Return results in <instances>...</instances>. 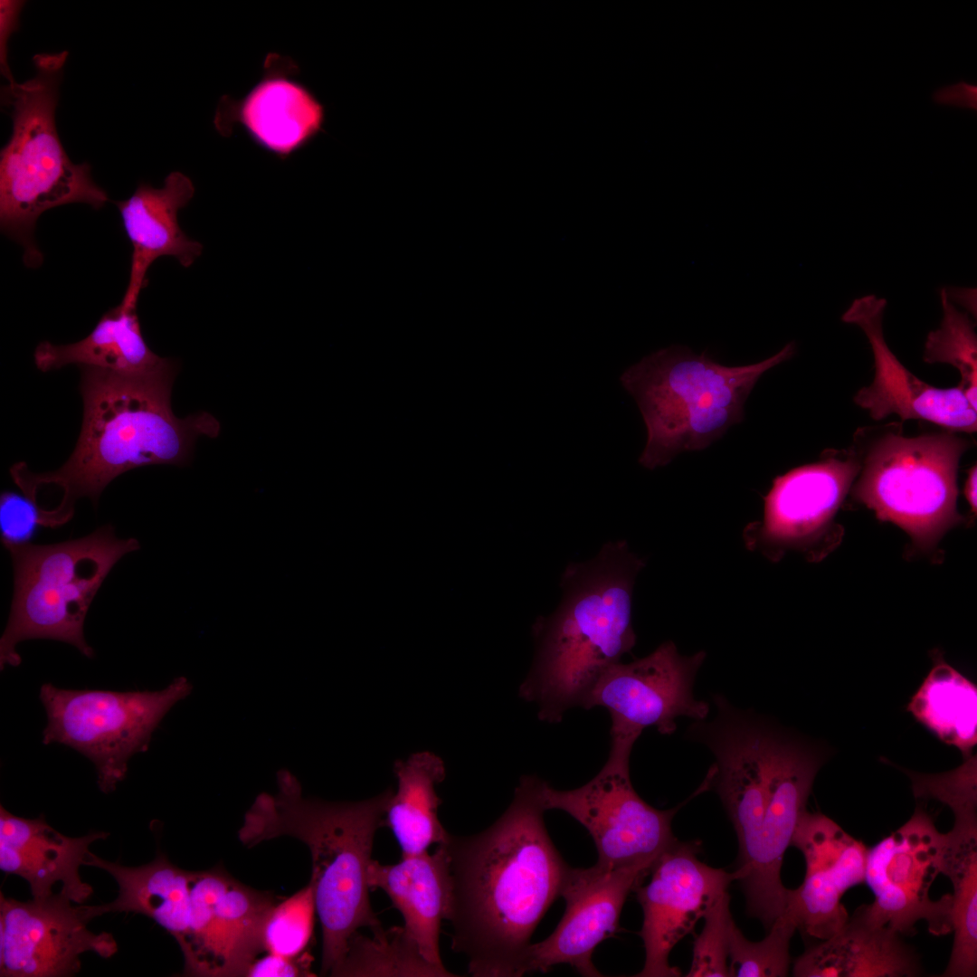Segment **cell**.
Returning a JSON list of instances; mask_svg holds the SVG:
<instances>
[{"instance_id":"277c9868","label":"cell","mask_w":977,"mask_h":977,"mask_svg":"<svg viewBox=\"0 0 977 977\" xmlns=\"http://www.w3.org/2000/svg\"><path fill=\"white\" fill-rule=\"evenodd\" d=\"M644 566L622 539L566 565L558 607L533 625L535 658L519 688L522 698L538 705L541 720L557 723L582 706L604 670L635 646L632 593Z\"/></svg>"},{"instance_id":"cb8c5ba5","label":"cell","mask_w":977,"mask_h":977,"mask_svg":"<svg viewBox=\"0 0 977 977\" xmlns=\"http://www.w3.org/2000/svg\"><path fill=\"white\" fill-rule=\"evenodd\" d=\"M887 926L868 922L858 909L830 937L793 964L797 977H903L922 972L919 957Z\"/></svg>"},{"instance_id":"30bf717a","label":"cell","mask_w":977,"mask_h":977,"mask_svg":"<svg viewBox=\"0 0 977 977\" xmlns=\"http://www.w3.org/2000/svg\"><path fill=\"white\" fill-rule=\"evenodd\" d=\"M632 748V745L611 741L605 764L587 783L568 791L554 789L547 783L543 788L545 810L563 811L581 823L596 846V865L606 869L653 865L677 840L671 821L688 800L669 810L648 804L631 780Z\"/></svg>"},{"instance_id":"4dcf8cb0","label":"cell","mask_w":977,"mask_h":977,"mask_svg":"<svg viewBox=\"0 0 977 977\" xmlns=\"http://www.w3.org/2000/svg\"><path fill=\"white\" fill-rule=\"evenodd\" d=\"M372 934L367 937L357 931L351 937L343 961L330 976H457L427 962L403 926Z\"/></svg>"},{"instance_id":"484cf974","label":"cell","mask_w":977,"mask_h":977,"mask_svg":"<svg viewBox=\"0 0 977 977\" xmlns=\"http://www.w3.org/2000/svg\"><path fill=\"white\" fill-rule=\"evenodd\" d=\"M85 865L108 872L119 887L118 896L113 901L97 905L99 915L117 912L139 914L171 934L178 945L183 942L191 914V871L178 868L161 852L147 864L126 867L90 851Z\"/></svg>"},{"instance_id":"44dd1931","label":"cell","mask_w":977,"mask_h":977,"mask_svg":"<svg viewBox=\"0 0 977 977\" xmlns=\"http://www.w3.org/2000/svg\"><path fill=\"white\" fill-rule=\"evenodd\" d=\"M109 834L92 831L81 837H69L51 827L43 815L26 819L0 806V869L24 879L33 898L61 892L77 904H83L93 893L81 880L80 867L85 865L90 846Z\"/></svg>"},{"instance_id":"8fae6325","label":"cell","mask_w":977,"mask_h":977,"mask_svg":"<svg viewBox=\"0 0 977 977\" xmlns=\"http://www.w3.org/2000/svg\"><path fill=\"white\" fill-rule=\"evenodd\" d=\"M944 844L945 833L917 807L904 825L868 849L864 881L875 899L858 908L862 916L900 934H914L921 920L934 935L953 932L952 895L933 900L929 894L941 873Z\"/></svg>"},{"instance_id":"ba28073f","label":"cell","mask_w":977,"mask_h":977,"mask_svg":"<svg viewBox=\"0 0 977 977\" xmlns=\"http://www.w3.org/2000/svg\"><path fill=\"white\" fill-rule=\"evenodd\" d=\"M959 433L906 437L897 423L858 429L851 446L860 462L853 496L919 547H932L960 521L957 472L972 443Z\"/></svg>"},{"instance_id":"ffe728a7","label":"cell","mask_w":977,"mask_h":977,"mask_svg":"<svg viewBox=\"0 0 977 977\" xmlns=\"http://www.w3.org/2000/svg\"><path fill=\"white\" fill-rule=\"evenodd\" d=\"M791 846L803 854L805 876L800 887L788 888L786 907L805 934L827 939L849 917L841 898L864 882L868 848L830 818L807 810Z\"/></svg>"},{"instance_id":"9a60e30c","label":"cell","mask_w":977,"mask_h":977,"mask_svg":"<svg viewBox=\"0 0 977 977\" xmlns=\"http://www.w3.org/2000/svg\"><path fill=\"white\" fill-rule=\"evenodd\" d=\"M97 916V905L73 906L61 891L25 902L1 893L0 976L70 977L84 953L110 958L118 952L114 936L88 928Z\"/></svg>"},{"instance_id":"8d00e7d4","label":"cell","mask_w":977,"mask_h":977,"mask_svg":"<svg viewBox=\"0 0 977 977\" xmlns=\"http://www.w3.org/2000/svg\"><path fill=\"white\" fill-rule=\"evenodd\" d=\"M39 526H44V517L43 507L36 501L12 491L1 493L0 527L3 545L29 543Z\"/></svg>"},{"instance_id":"9c48e42d","label":"cell","mask_w":977,"mask_h":977,"mask_svg":"<svg viewBox=\"0 0 977 977\" xmlns=\"http://www.w3.org/2000/svg\"><path fill=\"white\" fill-rule=\"evenodd\" d=\"M185 677L157 691L40 688L47 715L43 743L68 745L95 765L104 793L124 780L131 756L148 749L152 735L170 708L192 691Z\"/></svg>"},{"instance_id":"52a82bcc","label":"cell","mask_w":977,"mask_h":977,"mask_svg":"<svg viewBox=\"0 0 977 977\" xmlns=\"http://www.w3.org/2000/svg\"><path fill=\"white\" fill-rule=\"evenodd\" d=\"M4 546L12 559L14 595L0 639L1 669L18 666L16 646L32 639L67 642L92 658L83 630L88 610L112 567L137 551L138 541L118 538L107 525L78 539Z\"/></svg>"},{"instance_id":"4fadbf2b","label":"cell","mask_w":977,"mask_h":977,"mask_svg":"<svg viewBox=\"0 0 977 977\" xmlns=\"http://www.w3.org/2000/svg\"><path fill=\"white\" fill-rule=\"evenodd\" d=\"M820 766L821 758L813 749L783 737L768 725L764 815L751 857L735 869L748 915L762 922L767 930L786 908L788 888L781 878L783 857L806 811Z\"/></svg>"},{"instance_id":"f35d334b","label":"cell","mask_w":977,"mask_h":977,"mask_svg":"<svg viewBox=\"0 0 977 977\" xmlns=\"http://www.w3.org/2000/svg\"><path fill=\"white\" fill-rule=\"evenodd\" d=\"M24 5V1H0V70L7 85L16 83L8 62V42L19 28V16Z\"/></svg>"},{"instance_id":"5bb4252c","label":"cell","mask_w":977,"mask_h":977,"mask_svg":"<svg viewBox=\"0 0 977 977\" xmlns=\"http://www.w3.org/2000/svg\"><path fill=\"white\" fill-rule=\"evenodd\" d=\"M190 892L188 932L179 944L184 975L246 976L264 951L263 927L274 896L243 885L221 867L191 871Z\"/></svg>"},{"instance_id":"f1b7e54d","label":"cell","mask_w":977,"mask_h":977,"mask_svg":"<svg viewBox=\"0 0 977 977\" xmlns=\"http://www.w3.org/2000/svg\"><path fill=\"white\" fill-rule=\"evenodd\" d=\"M941 874L952 882L953 944L945 977H973L977 972V820L955 817L945 833Z\"/></svg>"},{"instance_id":"f546056e","label":"cell","mask_w":977,"mask_h":977,"mask_svg":"<svg viewBox=\"0 0 977 977\" xmlns=\"http://www.w3.org/2000/svg\"><path fill=\"white\" fill-rule=\"evenodd\" d=\"M907 709L943 742L969 756L977 742V688L960 672L938 660Z\"/></svg>"},{"instance_id":"3957f363","label":"cell","mask_w":977,"mask_h":977,"mask_svg":"<svg viewBox=\"0 0 977 977\" xmlns=\"http://www.w3.org/2000/svg\"><path fill=\"white\" fill-rule=\"evenodd\" d=\"M278 792L260 793L238 830L242 845L281 836L296 838L310 852L316 913L322 929L321 975L341 963L351 937L361 927H383L370 903L368 866L377 830L384 827L392 788L360 802L305 798L289 771L277 773Z\"/></svg>"},{"instance_id":"2e32d148","label":"cell","mask_w":977,"mask_h":977,"mask_svg":"<svg viewBox=\"0 0 977 977\" xmlns=\"http://www.w3.org/2000/svg\"><path fill=\"white\" fill-rule=\"evenodd\" d=\"M855 451L827 450L821 460L777 476L764 498L761 521L746 526L743 538L750 551L777 561L788 550L814 549L859 471Z\"/></svg>"},{"instance_id":"d6986e66","label":"cell","mask_w":977,"mask_h":977,"mask_svg":"<svg viewBox=\"0 0 977 977\" xmlns=\"http://www.w3.org/2000/svg\"><path fill=\"white\" fill-rule=\"evenodd\" d=\"M884 298L868 294L853 300L841 319L858 326L866 335L874 357V378L854 395L855 403L874 420L896 414L903 421L922 420L946 430L973 433L977 410L957 385L937 388L913 375L897 359L884 337Z\"/></svg>"},{"instance_id":"83f0119b","label":"cell","mask_w":977,"mask_h":977,"mask_svg":"<svg viewBox=\"0 0 977 977\" xmlns=\"http://www.w3.org/2000/svg\"><path fill=\"white\" fill-rule=\"evenodd\" d=\"M397 790L385 811L388 827L398 842L402 857L426 852L432 844L445 843L450 833L438 818L441 803L435 787L445 778V766L436 754L424 751L394 763Z\"/></svg>"},{"instance_id":"6da1fadb","label":"cell","mask_w":977,"mask_h":977,"mask_svg":"<svg viewBox=\"0 0 977 977\" xmlns=\"http://www.w3.org/2000/svg\"><path fill=\"white\" fill-rule=\"evenodd\" d=\"M545 781L524 775L488 829L446 841L452 881L451 948L474 977L523 976L531 935L570 868L544 821Z\"/></svg>"},{"instance_id":"7402d4cb","label":"cell","mask_w":977,"mask_h":977,"mask_svg":"<svg viewBox=\"0 0 977 977\" xmlns=\"http://www.w3.org/2000/svg\"><path fill=\"white\" fill-rule=\"evenodd\" d=\"M194 194L192 180L174 171L166 175L162 187L142 183L130 197L114 202L133 247L129 280L120 302L123 305L137 307L139 293L147 283V270L159 257L173 256L188 268L202 254L203 245L190 239L178 223L179 211Z\"/></svg>"},{"instance_id":"e0dca14e","label":"cell","mask_w":977,"mask_h":977,"mask_svg":"<svg viewBox=\"0 0 977 977\" xmlns=\"http://www.w3.org/2000/svg\"><path fill=\"white\" fill-rule=\"evenodd\" d=\"M699 850L697 841L676 840L653 864L649 882L634 889L643 912L640 935L645 949L643 968L634 976H680L669 963L670 952L739 879L736 870L728 872L699 860Z\"/></svg>"},{"instance_id":"603a6c76","label":"cell","mask_w":977,"mask_h":977,"mask_svg":"<svg viewBox=\"0 0 977 977\" xmlns=\"http://www.w3.org/2000/svg\"><path fill=\"white\" fill-rule=\"evenodd\" d=\"M446 843V842H445ZM428 851L402 857L400 862L383 865L372 859L368 866L370 890L382 889L403 918V929L430 963L445 968L439 939L443 920H449L452 881L446 844Z\"/></svg>"},{"instance_id":"1f68e13d","label":"cell","mask_w":977,"mask_h":977,"mask_svg":"<svg viewBox=\"0 0 977 977\" xmlns=\"http://www.w3.org/2000/svg\"><path fill=\"white\" fill-rule=\"evenodd\" d=\"M943 318L940 327L926 337L923 359L925 363L948 364L961 375L958 386L972 406L977 410V336L975 325L965 312L959 311L940 290Z\"/></svg>"},{"instance_id":"d590c367","label":"cell","mask_w":977,"mask_h":977,"mask_svg":"<svg viewBox=\"0 0 977 977\" xmlns=\"http://www.w3.org/2000/svg\"><path fill=\"white\" fill-rule=\"evenodd\" d=\"M914 794L931 797L948 805L955 816L976 814V759L966 761L956 770L942 774L910 773Z\"/></svg>"},{"instance_id":"d4e9b609","label":"cell","mask_w":977,"mask_h":977,"mask_svg":"<svg viewBox=\"0 0 977 977\" xmlns=\"http://www.w3.org/2000/svg\"><path fill=\"white\" fill-rule=\"evenodd\" d=\"M263 78L235 104L230 114L263 149L286 158L321 128L324 109L315 96L288 74L277 72L270 60Z\"/></svg>"},{"instance_id":"ab89813d","label":"cell","mask_w":977,"mask_h":977,"mask_svg":"<svg viewBox=\"0 0 977 977\" xmlns=\"http://www.w3.org/2000/svg\"><path fill=\"white\" fill-rule=\"evenodd\" d=\"M935 103L977 109V86L958 82L936 90L933 94Z\"/></svg>"},{"instance_id":"5b68a950","label":"cell","mask_w":977,"mask_h":977,"mask_svg":"<svg viewBox=\"0 0 977 977\" xmlns=\"http://www.w3.org/2000/svg\"><path fill=\"white\" fill-rule=\"evenodd\" d=\"M794 341L748 365L726 366L703 352L673 345L644 356L620 377L634 398L646 429L639 463L655 470L678 453L700 451L744 418V405L759 378L791 359Z\"/></svg>"},{"instance_id":"ac0fdd59","label":"cell","mask_w":977,"mask_h":977,"mask_svg":"<svg viewBox=\"0 0 977 977\" xmlns=\"http://www.w3.org/2000/svg\"><path fill=\"white\" fill-rule=\"evenodd\" d=\"M652 866L638 864L616 869L596 864L587 868L570 867L560 896L565 901L564 915L547 938L529 945L525 974L546 972L565 963L582 976H602L592 961L593 953L618 930L628 895L649 876Z\"/></svg>"},{"instance_id":"7a4b0ae2","label":"cell","mask_w":977,"mask_h":977,"mask_svg":"<svg viewBox=\"0 0 977 977\" xmlns=\"http://www.w3.org/2000/svg\"><path fill=\"white\" fill-rule=\"evenodd\" d=\"M80 368L83 417L68 460L45 473L30 471L24 462L10 470L30 498L47 487L62 492L59 505L43 508L48 526L67 522L80 498H90L96 505L104 488L126 471L148 465L188 464L197 439L215 438L221 429L217 419L206 412L185 418L174 414L171 393L178 368L172 359L145 374Z\"/></svg>"},{"instance_id":"d6a6232c","label":"cell","mask_w":977,"mask_h":977,"mask_svg":"<svg viewBox=\"0 0 977 977\" xmlns=\"http://www.w3.org/2000/svg\"><path fill=\"white\" fill-rule=\"evenodd\" d=\"M798 929L793 913L786 907L761 941L752 942L733 921L728 942V972L734 977H783L790 967V941Z\"/></svg>"},{"instance_id":"74e56055","label":"cell","mask_w":977,"mask_h":977,"mask_svg":"<svg viewBox=\"0 0 977 977\" xmlns=\"http://www.w3.org/2000/svg\"><path fill=\"white\" fill-rule=\"evenodd\" d=\"M312 957L309 953L295 958L267 953L261 958H256L246 972L250 977H296L314 976L310 971Z\"/></svg>"},{"instance_id":"7c38bea8","label":"cell","mask_w":977,"mask_h":977,"mask_svg":"<svg viewBox=\"0 0 977 977\" xmlns=\"http://www.w3.org/2000/svg\"><path fill=\"white\" fill-rule=\"evenodd\" d=\"M707 657L704 650L681 655L675 643L667 640L644 658L630 663L619 661L604 670L582 707L608 710L611 741L635 744L644 729L655 727L669 735L677 730V719L707 718V702L697 699L693 686Z\"/></svg>"},{"instance_id":"836d02e7","label":"cell","mask_w":977,"mask_h":977,"mask_svg":"<svg viewBox=\"0 0 977 977\" xmlns=\"http://www.w3.org/2000/svg\"><path fill=\"white\" fill-rule=\"evenodd\" d=\"M315 913L313 889L309 883L276 903L263 927L264 951L289 958L307 953L312 938Z\"/></svg>"},{"instance_id":"60d3db41","label":"cell","mask_w":977,"mask_h":977,"mask_svg":"<svg viewBox=\"0 0 977 977\" xmlns=\"http://www.w3.org/2000/svg\"><path fill=\"white\" fill-rule=\"evenodd\" d=\"M964 495L972 510L976 512V465L969 470L964 485Z\"/></svg>"},{"instance_id":"e575fe53","label":"cell","mask_w":977,"mask_h":977,"mask_svg":"<svg viewBox=\"0 0 977 977\" xmlns=\"http://www.w3.org/2000/svg\"><path fill=\"white\" fill-rule=\"evenodd\" d=\"M728 892L722 894L704 915V926L693 945L688 977H727L728 942L734 921Z\"/></svg>"},{"instance_id":"8992f818","label":"cell","mask_w":977,"mask_h":977,"mask_svg":"<svg viewBox=\"0 0 977 977\" xmlns=\"http://www.w3.org/2000/svg\"><path fill=\"white\" fill-rule=\"evenodd\" d=\"M67 57V52L36 54L34 76L4 88L13 128L0 154V227L24 247L28 267L43 261L33 232L43 212L72 203L100 209L109 201L90 166L73 163L58 136L55 110Z\"/></svg>"},{"instance_id":"4316f807","label":"cell","mask_w":977,"mask_h":977,"mask_svg":"<svg viewBox=\"0 0 977 977\" xmlns=\"http://www.w3.org/2000/svg\"><path fill=\"white\" fill-rule=\"evenodd\" d=\"M43 372L75 364L123 374H145L163 367L170 358L154 353L142 335L137 307L122 303L102 315L83 339L67 345L41 342L33 354Z\"/></svg>"}]
</instances>
